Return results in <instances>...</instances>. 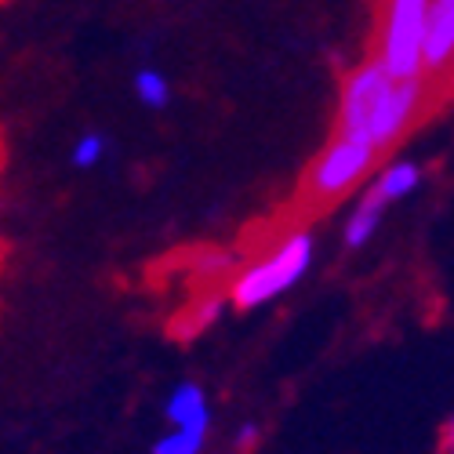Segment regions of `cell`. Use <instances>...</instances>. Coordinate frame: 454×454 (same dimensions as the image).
<instances>
[{"label":"cell","mask_w":454,"mask_h":454,"mask_svg":"<svg viewBox=\"0 0 454 454\" xmlns=\"http://www.w3.org/2000/svg\"><path fill=\"white\" fill-rule=\"evenodd\" d=\"M374 145L360 142V138H346L334 135V142L324 149V153L313 160V168L306 171V182H301L298 197H294V211L298 215H320L327 211L334 200H342L349 189L374 168Z\"/></svg>","instance_id":"6da1fadb"},{"label":"cell","mask_w":454,"mask_h":454,"mask_svg":"<svg viewBox=\"0 0 454 454\" xmlns=\"http://www.w3.org/2000/svg\"><path fill=\"white\" fill-rule=\"evenodd\" d=\"M429 0H378L374 59L393 81L422 77V36Z\"/></svg>","instance_id":"7a4b0ae2"},{"label":"cell","mask_w":454,"mask_h":454,"mask_svg":"<svg viewBox=\"0 0 454 454\" xmlns=\"http://www.w3.org/2000/svg\"><path fill=\"white\" fill-rule=\"evenodd\" d=\"M309 258H313V237L309 233H294L287 237L280 247H273L258 266L244 270L233 287L230 298L237 309H254V306H266L270 298L284 294L301 273L309 270Z\"/></svg>","instance_id":"3957f363"},{"label":"cell","mask_w":454,"mask_h":454,"mask_svg":"<svg viewBox=\"0 0 454 454\" xmlns=\"http://www.w3.org/2000/svg\"><path fill=\"white\" fill-rule=\"evenodd\" d=\"M389 84H393V77L382 69L378 59H371L360 69H353L346 88H342V106H338V135L371 142V121H374L378 106H382Z\"/></svg>","instance_id":"277c9868"},{"label":"cell","mask_w":454,"mask_h":454,"mask_svg":"<svg viewBox=\"0 0 454 454\" xmlns=\"http://www.w3.org/2000/svg\"><path fill=\"white\" fill-rule=\"evenodd\" d=\"M454 66V0H433L422 36V73H443Z\"/></svg>","instance_id":"5b68a950"},{"label":"cell","mask_w":454,"mask_h":454,"mask_svg":"<svg viewBox=\"0 0 454 454\" xmlns=\"http://www.w3.org/2000/svg\"><path fill=\"white\" fill-rule=\"evenodd\" d=\"M168 419H171L175 429H182V426L207 429L211 414H207V396H204V389L193 386V382L178 386V389L171 393V400H168Z\"/></svg>","instance_id":"8992f818"},{"label":"cell","mask_w":454,"mask_h":454,"mask_svg":"<svg viewBox=\"0 0 454 454\" xmlns=\"http://www.w3.org/2000/svg\"><path fill=\"white\" fill-rule=\"evenodd\" d=\"M218 313H222V294H200L171 320V334L175 338H197L218 320Z\"/></svg>","instance_id":"52a82bcc"},{"label":"cell","mask_w":454,"mask_h":454,"mask_svg":"<svg viewBox=\"0 0 454 454\" xmlns=\"http://www.w3.org/2000/svg\"><path fill=\"white\" fill-rule=\"evenodd\" d=\"M382 211H386V200L371 189L367 200L356 207V215H353V218H349V225H346V244H349V247L367 244V237L374 233V225H378V218H382Z\"/></svg>","instance_id":"ba28073f"},{"label":"cell","mask_w":454,"mask_h":454,"mask_svg":"<svg viewBox=\"0 0 454 454\" xmlns=\"http://www.w3.org/2000/svg\"><path fill=\"white\" fill-rule=\"evenodd\" d=\"M414 182H419V168H414V164H393L382 178L374 182V193L389 204V200H396V197L411 193Z\"/></svg>","instance_id":"9c48e42d"},{"label":"cell","mask_w":454,"mask_h":454,"mask_svg":"<svg viewBox=\"0 0 454 454\" xmlns=\"http://www.w3.org/2000/svg\"><path fill=\"white\" fill-rule=\"evenodd\" d=\"M204 440H207V429H197V426H182V429H175L171 436L157 440L153 454H200Z\"/></svg>","instance_id":"30bf717a"},{"label":"cell","mask_w":454,"mask_h":454,"mask_svg":"<svg viewBox=\"0 0 454 454\" xmlns=\"http://www.w3.org/2000/svg\"><path fill=\"white\" fill-rule=\"evenodd\" d=\"M135 91H138V98L145 106H164L168 102V81L160 77V73H153V69H142L138 73V77H135Z\"/></svg>","instance_id":"8fae6325"},{"label":"cell","mask_w":454,"mask_h":454,"mask_svg":"<svg viewBox=\"0 0 454 454\" xmlns=\"http://www.w3.org/2000/svg\"><path fill=\"white\" fill-rule=\"evenodd\" d=\"M102 138L98 135H88V138H81L77 142V149H73V164H77V168H91L98 157H102Z\"/></svg>","instance_id":"7c38bea8"},{"label":"cell","mask_w":454,"mask_h":454,"mask_svg":"<svg viewBox=\"0 0 454 454\" xmlns=\"http://www.w3.org/2000/svg\"><path fill=\"white\" fill-rule=\"evenodd\" d=\"M254 440H258V429H254V426H240V433H237V447L247 450V447H254Z\"/></svg>","instance_id":"4fadbf2b"},{"label":"cell","mask_w":454,"mask_h":454,"mask_svg":"<svg viewBox=\"0 0 454 454\" xmlns=\"http://www.w3.org/2000/svg\"><path fill=\"white\" fill-rule=\"evenodd\" d=\"M447 450L454 454V419H450V426H447Z\"/></svg>","instance_id":"5bb4252c"},{"label":"cell","mask_w":454,"mask_h":454,"mask_svg":"<svg viewBox=\"0 0 454 454\" xmlns=\"http://www.w3.org/2000/svg\"><path fill=\"white\" fill-rule=\"evenodd\" d=\"M0 164H4V149H0Z\"/></svg>","instance_id":"9a60e30c"},{"label":"cell","mask_w":454,"mask_h":454,"mask_svg":"<svg viewBox=\"0 0 454 454\" xmlns=\"http://www.w3.org/2000/svg\"><path fill=\"white\" fill-rule=\"evenodd\" d=\"M0 4H8V0H0Z\"/></svg>","instance_id":"2e32d148"}]
</instances>
